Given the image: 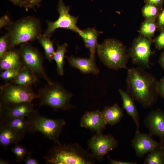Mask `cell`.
<instances>
[{
	"label": "cell",
	"mask_w": 164,
	"mask_h": 164,
	"mask_svg": "<svg viewBox=\"0 0 164 164\" xmlns=\"http://www.w3.org/2000/svg\"><path fill=\"white\" fill-rule=\"evenodd\" d=\"M158 81L155 76L139 67L128 69L126 78L127 91L134 100L145 108L152 106L159 95Z\"/></svg>",
	"instance_id": "1"
},
{
	"label": "cell",
	"mask_w": 164,
	"mask_h": 164,
	"mask_svg": "<svg viewBox=\"0 0 164 164\" xmlns=\"http://www.w3.org/2000/svg\"><path fill=\"white\" fill-rule=\"evenodd\" d=\"M94 157L77 144L58 145L49 151L43 158L50 164H90Z\"/></svg>",
	"instance_id": "2"
},
{
	"label": "cell",
	"mask_w": 164,
	"mask_h": 164,
	"mask_svg": "<svg viewBox=\"0 0 164 164\" xmlns=\"http://www.w3.org/2000/svg\"><path fill=\"white\" fill-rule=\"evenodd\" d=\"M97 51L101 60L109 68L116 70L127 68L128 53L120 41L114 39L105 40L98 44Z\"/></svg>",
	"instance_id": "3"
},
{
	"label": "cell",
	"mask_w": 164,
	"mask_h": 164,
	"mask_svg": "<svg viewBox=\"0 0 164 164\" xmlns=\"http://www.w3.org/2000/svg\"><path fill=\"white\" fill-rule=\"evenodd\" d=\"M8 31V38L12 49L20 44L37 39L41 35L40 22L34 17H26L12 24Z\"/></svg>",
	"instance_id": "4"
},
{
	"label": "cell",
	"mask_w": 164,
	"mask_h": 164,
	"mask_svg": "<svg viewBox=\"0 0 164 164\" xmlns=\"http://www.w3.org/2000/svg\"><path fill=\"white\" fill-rule=\"evenodd\" d=\"M30 132H40L47 138L58 145L60 144L59 138L66 123L62 119H54L40 114L34 110L27 117Z\"/></svg>",
	"instance_id": "5"
},
{
	"label": "cell",
	"mask_w": 164,
	"mask_h": 164,
	"mask_svg": "<svg viewBox=\"0 0 164 164\" xmlns=\"http://www.w3.org/2000/svg\"><path fill=\"white\" fill-rule=\"evenodd\" d=\"M38 91L39 107L47 106L55 110H64L72 107L70 103L72 94L57 83L48 84Z\"/></svg>",
	"instance_id": "6"
},
{
	"label": "cell",
	"mask_w": 164,
	"mask_h": 164,
	"mask_svg": "<svg viewBox=\"0 0 164 164\" xmlns=\"http://www.w3.org/2000/svg\"><path fill=\"white\" fill-rule=\"evenodd\" d=\"M38 97L31 86H23L10 82L0 87V102L6 105L32 102Z\"/></svg>",
	"instance_id": "7"
},
{
	"label": "cell",
	"mask_w": 164,
	"mask_h": 164,
	"mask_svg": "<svg viewBox=\"0 0 164 164\" xmlns=\"http://www.w3.org/2000/svg\"><path fill=\"white\" fill-rule=\"evenodd\" d=\"M19 52L23 66L48 84L52 82L45 71L43 58L37 49L27 42L21 44Z\"/></svg>",
	"instance_id": "8"
},
{
	"label": "cell",
	"mask_w": 164,
	"mask_h": 164,
	"mask_svg": "<svg viewBox=\"0 0 164 164\" xmlns=\"http://www.w3.org/2000/svg\"><path fill=\"white\" fill-rule=\"evenodd\" d=\"M151 39L141 36L135 38L128 54L133 64L143 69L150 68Z\"/></svg>",
	"instance_id": "9"
},
{
	"label": "cell",
	"mask_w": 164,
	"mask_h": 164,
	"mask_svg": "<svg viewBox=\"0 0 164 164\" xmlns=\"http://www.w3.org/2000/svg\"><path fill=\"white\" fill-rule=\"evenodd\" d=\"M70 6H66L62 0H60L57 5V10L59 14L58 19L54 22H48L47 28L43 35L50 36L55 30L58 28L70 29L76 32L79 29L77 26L78 17L71 15L69 13Z\"/></svg>",
	"instance_id": "10"
},
{
	"label": "cell",
	"mask_w": 164,
	"mask_h": 164,
	"mask_svg": "<svg viewBox=\"0 0 164 164\" xmlns=\"http://www.w3.org/2000/svg\"><path fill=\"white\" fill-rule=\"evenodd\" d=\"M118 142L111 134L97 133L92 137L88 143V146L94 157L102 160L104 156L109 151L118 146Z\"/></svg>",
	"instance_id": "11"
},
{
	"label": "cell",
	"mask_w": 164,
	"mask_h": 164,
	"mask_svg": "<svg viewBox=\"0 0 164 164\" xmlns=\"http://www.w3.org/2000/svg\"><path fill=\"white\" fill-rule=\"evenodd\" d=\"M152 136L150 134L136 131L132 146L138 158H141L146 154L160 147L162 142L156 141Z\"/></svg>",
	"instance_id": "12"
},
{
	"label": "cell",
	"mask_w": 164,
	"mask_h": 164,
	"mask_svg": "<svg viewBox=\"0 0 164 164\" xmlns=\"http://www.w3.org/2000/svg\"><path fill=\"white\" fill-rule=\"evenodd\" d=\"M144 122L150 134L164 142V111L160 109L152 110L145 118Z\"/></svg>",
	"instance_id": "13"
},
{
	"label": "cell",
	"mask_w": 164,
	"mask_h": 164,
	"mask_svg": "<svg viewBox=\"0 0 164 164\" xmlns=\"http://www.w3.org/2000/svg\"><path fill=\"white\" fill-rule=\"evenodd\" d=\"M34 110L32 102H25L9 105L0 102V119L25 118Z\"/></svg>",
	"instance_id": "14"
},
{
	"label": "cell",
	"mask_w": 164,
	"mask_h": 164,
	"mask_svg": "<svg viewBox=\"0 0 164 164\" xmlns=\"http://www.w3.org/2000/svg\"><path fill=\"white\" fill-rule=\"evenodd\" d=\"M101 111L98 110L86 112L81 117L80 125L97 133H101L106 125Z\"/></svg>",
	"instance_id": "15"
},
{
	"label": "cell",
	"mask_w": 164,
	"mask_h": 164,
	"mask_svg": "<svg viewBox=\"0 0 164 164\" xmlns=\"http://www.w3.org/2000/svg\"><path fill=\"white\" fill-rule=\"evenodd\" d=\"M67 59L72 67L79 69L84 73L97 74L99 73V70L95 63V57L90 56L86 58L71 56L67 57Z\"/></svg>",
	"instance_id": "16"
},
{
	"label": "cell",
	"mask_w": 164,
	"mask_h": 164,
	"mask_svg": "<svg viewBox=\"0 0 164 164\" xmlns=\"http://www.w3.org/2000/svg\"><path fill=\"white\" fill-rule=\"evenodd\" d=\"M0 125V144L3 148L19 144L24 138L25 135L19 133L9 127Z\"/></svg>",
	"instance_id": "17"
},
{
	"label": "cell",
	"mask_w": 164,
	"mask_h": 164,
	"mask_svg": "<svg viewBox=\"0 0 164 164\" xmlns=\"http://www.w3.org/2000/svg\"><path fill=\"white\" fill-rule=\"evenodd\" d=\"M118 91L122 101L123 107L127 114L130 116L135 122L136 132H139L140 118L138 112L133 101V100L127 91L119 89Z\"/></svg>",
	"instance_id": "18"
},
{
	"label": "cell",
	"mask_w": 164,
	"mask_h": 164,
	"mask_svg": "<svg viewBox=\"0 0 164 164\" xmlns=\"http://www.w3.org/2000/svg\"><path fill=\"white\" fill-rule=\"evenodd\" d=\"M23 66L18 51L11 49L0 59L1 70H20Z\"/></svg>",
	"instance_id": "19"
},
{
	"label": "cell",
	"mask_w": 164,
	"mask_h": 164,
	"mask_svg": "<svg viewBox=\"0 0 164 164\" xmlns=\"http://www.w3.org/2000/svg\"><path fill=\"white\" fill-rule=\"evenodd\" d=\"M83 40L85 46L90 51V56L95 57L98 44L97 38L99 33L94 28H89L85 30L79 29L77 32Z\"/></svg>",
	"instance_id": "20"
},
{
	"label": "cell",
	"mask_w": 164,
	"mask_h": 164,
	"mask_svg": "<svg viewBox=\"0 0 164 164\" xmlns=\"http://www.w3.org/2000/svg\"><path fill=\"white\" fill-rule=\"evenodd\" d=\"M101 112L106 124L111 125L119 122L123 115L122 110L117 104L111 106L105 107Z\"/></svg>",
	"instance_id": "21"
},
{
	"label": "cell",
	"mask_w": 164,
	"mask_h": 164,
	"mask_svg": "<svg viewBox=\"0 0 164 164\" xmlns=\"http://www.w3.org/2000/svg\"><path fill=\"white\" fill-rule=\"evenodd\" d=\"M0 120V125L9 127L19 133L25 135L30 132L29 123L25 118H5Z\"/></svg>",
	"instance_id": "22"
},
{
	"label": "cell",
	"mask_w": 164,
	"mask_h": 164,
	"mask_svg": "<svg viewBox=\"0 0 164 164\" xmlns=\"http://www.w3.org/2000/svg\"><path fill=\"white\" fill-rule=\"evenodd\" d=\"M38 81V77L23 66L19 70L17 76L11 82L21 86H29Z\"/></svg>",
	"instance_id": "23"
},
{
	"label": "cell",
	"mask_w": 164,
	"mask_h": 164,
	"mask_svg": "<svg viewBox=\"0 0 164 164\" xmlns=\"http://www.w3.org/2000/svg\"><path fill=\"white\" fill-rule=\"evenodd\" d=\"M67 46L66 43L61 46L58 45L53 57V60L56 63L57 73L60 75L63 74V59Z\"/></svg>",
	"instance_id": "24"
},
{
	"label": "cell",
	"mask_w": 164,
	"mask_h": 164,
	"mask_svg": "<svg viewBox=\"0 0 164 164\" xmlns=\"http://www.w3.org/2000/svg\"><path fill=\"white\" fill-rule=\"evenodd\" d=\"M37 39L44 49L45 57L49 62H51L53 60L55 52L53 42L43 34L40 35Z\"/></svg>",
	"instance_id": "25"
},
{
	"label": "cell",
	"mask_w": 164,
	"mask_h": 164,
	"mask_svg": "<svg viewBox=\"0 0 164 164\" xmlns=\"http://www.w3.org/2000/svg\"><path fill=\"white\" fill-rule=\"evenodd\" d=\"M157 27L155 20L146 19L141 26L140 33L141 36L151 39Z\"/></svg>",
	"instance_id": "26"
},
{
	"label": "cell",
	"mask_w": 164,
	"mask_h": 164,
	"mask_svg": "<svg viewBox=\"0 0 164 164\" xmlns=\"http://www.w3.org/2000/svg\"><path fill=\"white\" fill-rule=\"evenodd\" d=\"M144 163L164 164V156L160 147L149 153L144 160Z\"/></svg>",
	"instance_id": "27"
},
{
	"label": "cell",
	"mask_w": 164,
	"mask_h": 164,
	"mask_svg": "<svg viewBox=\"0 0 164 164\" xmlns=\"http://www.w3.org/2000/svg\"><path fill=\"white\" fill-rule=\"evenodd\" d=\"M160 8L154 5L147 4L143 7L142 12L146 19L155 20L160 13Z\"/></svg>",
	"instance_id": "28"
},
{
	"label": "cell",
	"mask_w": 164,
	"mask_h": 164,
	"mask_svg": "<svg viewBox=\"0 0 164 164\" xmlns=\"http://www.w3.org/2000/svg\"><path fill=\"white\" fill-rule=\"evenodd\" d=\"M14 145L11 151L16 157V162H21L29 152L26 147L21 144H17Z\"/></svg>",
	"instance_id": "29"
},
{
	"label": "cell",
	"mask_w": 164,
	"mask_h": 164,
	"mask_svg": "<svg viewBox=\"0 0 164 164\" xmlns=\"http://www.w3.org/2000/svg\"><path fill=\"white\" fill-rule=\"evenodd\" d=\"M11 49L10 46L7 34L1 37L0 38V59Z\"/></svg>",
	"instance_id": "30"
},
{
	"label": "cell",
	"mask_w": 164,
	"mask_h": 164,
	"mask_svg": "<svg viewBox=\"0 0 164 164\" xmlns=\"http://www.w3.org/2000/svg\"><path fill=\"white\" fill-rule=\"evenodd\" d=\"M19 70L14 69H8L2 70L0 74V77L5 81L12 80L17 76Z\"/></svg>",
	"instance_id": "31"
},
{
	"label": "cell",
	"mask_w": 164,
	"mask_h": 164,
	"mask_svg": "<svg viewBox=\"0 0 164 164\" xmlns=\"http://www.w3.org/2000/svg\"><path fill=\"white\" fill-rule=\"evenodd\" d=\"M154 43L157 49H164V29L161 30L160 34L155 39Z\"/></svg>",
	"instance_id": "32"
},
{
	"label": "cell",
	"mask_w": 164,
	"mask_h": 164,
	"mask_svg": "<svg viewBox=\"0 0 164 164\" xmlns=\"http://www.w3.org/2000/svg\"><path fill=\"white\" fill-rule=\"evenodd\" d=\"M23 7L26 10L28 8L34 9L36 6H38L41 0H22Z\"/></svg>",
	"instance_id": "33"
},
{
	"label": "cell",
	"mask_w": 164,
	"mask_h": 164,
	"mask_svg": "<svg viewBox=\"0 0 164 164\" xmlns=\"http://www.w3.org/2000/svg\"><path fill=\"white\" fill-rule=\"evenodd\" d=\"M157 17V27L161 31L164 29V8Z\"/></svg>",
	"instance_id": "34"
},
{
	"label": "cell",
	"mask_w": 164,
	"mask_h": 164,
	"mask_svg": "<svg viewBox=\"0 0 164 164\" xmlns=\"http://www.w3.org/2000/svg\"><path fill=\"white\" fill-rule=\"evenodd\" d=\"M31 152H29L25 156L23 160L26 164H38V160L36 158L32 157L31 156Z\"/></svg>",
	"instance_id": "35"
},
{
	"label": "cell",
	"mask_w": 164,
	"mask_h": 164,
	"mask_svg": "<svg viewBox=\"0 0 164 164\" xmlns=\"http://www.w3.org/2000/svg\"><path fill=\"white\" fill-rule=\"evenodd\" d=\"M158 89L159 95L164 99V76L158 81Z\"/></svg>",
	"instance_id": "36"
},
{
	"label": "cell",
	"mask_w": 164,
	"mask_h": 164,
	"mask_svg": "<svg viewBox=\"0 0 164 164\" xmlns=\"http://www.w3.org/2000/svg\"><path fill=\"white\" fill-rule=\"evenodd\" d=\"M144 2L145 4H152L161 9L164 3V0H144Z\"/></svg>",
	"instance_id": "37"
},
{
	"label": "cell",
	"mask_w": 164,
	"mask_h": 164,
	"mask_svg": "<svg viewBox=\"0 0 164 164\" xmlns=\"http://www.w3.org/2000/svg\"><path fill=\"white\" fill-rule=\"evenodd\" d=\"M108 158L110 163L111 164H136L137 163L135 162L123 161L112 159L109 156H108Z\"/></svg>",
	"instance_id": "38"
},
{
	"label": "cell",
	"mask_w": 164,
	"mask_h": 164,
	"mask_svg": "<svg viewBox=\"0 0 164 164\" xmlns=\"http://www.w3.org/2000/svg\"><path fill=\"white\" fill-rule=\"evenodd\" d=\"M9 20L7 16H4L0 19V28L2 29V27L6 26L9 22Z\"/></svg>",
	"instance_id": "39"
},
{
	"label": "cell",
	"mask_w": 164,
	"mask_h": 164,
	"mask_svg": "<svg viewBox=\"0 0 164 164\" xmlns=\"http://www.w3.org/2000/svg\"><path fill=\"white\" fill-rule=\"evenodd\" d=\"M161 53L158 60V63L164 70V49Z\"/></svg>",
	"instance_id": "40"
},
{
	"label": "cell",
	"mask_w": 164,
	"mask_h": 164,
	"mask_svg": "<svg viewBox=\"0 0 164 164\" xmlns=\"http://www.w3.org/2000/svg\"><path fill=\"white\" fill-rule=\"evenodd\" d=\"M14 4L20 7H23V5L22 0H9Z\"/></svg>",
	"instance_id": "41"
},
{
	"label": "cell",
	"mask_w": 164,
	"mask_h": 164,
	"mask_svg": "<svg viewBox=\"0 0 164 164\" xmlns=\"http://www.w3.org/2000/svg\"><path fill=\"white\" fill-rule=\"evenodd\" d=\"M0 164H10V162L8 160L0 158Z\"/></svg>",
	"instance_id": "42"
},
{
	"label": "cell",
	"mask_w": 164,
	"mask_h": 164,
	"mask_svg": "<svg viewBox=\"0 0 164 164\" xmlns=\"http://www.w3.org/2000/svg\"><path fill=\"white\" fill-rule=\"evenodd\" d=\"M162 144L161 145L160 148L164 156V142H161Z\"/></svg>",
	"instance_id": "43"
}]
</instances>
